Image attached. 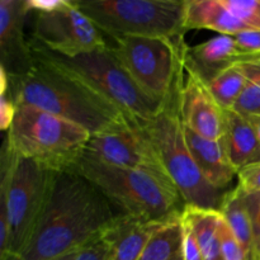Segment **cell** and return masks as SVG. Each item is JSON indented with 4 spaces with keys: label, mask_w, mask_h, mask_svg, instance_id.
I'll list each match as a JSON object with an SVG mask.
<instances>
[{
    "label": "cell",
    "mask_w": 260,
    "mask_h": 260,
    "mask_svg": "<svg viewBox=\"0 0 260 260\" xmlns=\"http://www.w3.org/2000/svg\"><path fill=\"white\" fill-rule=\"evenodd\" d=\"M88 179L73 170L56 173L42 220L14 260H53L79 251L108 233L121 211ZM8 259V258H7Z\"/></svg>",
    "instance_id": "cell-1"
},
{
    "label": "cell",
    "mask_w": 260,
    "mask_h": 260,
    "mask_svg": "<svg viewBox=\"0 0 260 260\" xmlns=\"http://www.w3.org/2000/svg\"><path fill=\"white\" fill-rule=\"evenodd\" d=\"M32 63L25 73L9 75V91L15 104H30L69 119L91 135L131 121L117 107L86 84L51 61L36 41H29Z\"/></svg>",
    "instance_id": "cell-2"
},
{
    "label": "cell",
    "mask_w": 260,
    "mask_h": 260,
    "mask_svg": "<svg viewBox=\"0 0 260 260\" xmlns=\"http://www.w3.org/2000/svg\"><path fill=\"white\" fill-rule=\"evenodd\" d=\"M0 180V260L22 254L42 220L57 172L18 156L4 142Z\"/></svg>",
    "instance_id": "cell-3"
},
{
    "label": "cell",
    "mask_w": 260,
    "mask_h": 260,
    "mask_svg": "<svg viewBox=\"0 0 260 260\" xmlns=\"http://www.w3.org/2000/svg\"><path fill=\"white\" fill-rule=\"evenodd\" d=\"M70 170L95 185L123 215L140 222L167 221L183 211L175 185L151 173L111 167L86 152Z\"/></svg>",
    "instance_id": "cell-4"
},
{
    "label": "cell",
    "mask_w": 260,
    "mask_h": 260,
    "mask_svg": "<svg viewBox=\"0 0 260 260\" xmlns=\"http://www.w3.org/2000/svg\"><path fill=\"white\" fill-rule=\"evenodd\" d=\"M91 134L80 124L30 104H15L5 144L51 172H66L85 152Z\"/></svg>",
    "instance_id": "cell-5"
},
{
    "label": "cell",
    "mask_w": 260,
    "mask_h": 260,
    "mask_svg": "<svg viewBox=\"0 0 260 260\" xmlns=\"http://www.w3.org/2000/svg\"><path fill=\"white\" fill-rule=\"evenodd\" d=\"M178 89L179 84L154 118L139 122L184 205L220 211L226 192L216 189L206 180L190 154L179 114Z\"/></svg>",
    "instance_id": "cell-6"
},
{
    "label": "cell",
    "mask_w": 260,
    "mask_h": 260,
    "mask_svg": "<svg viewBox=\"0 0 260 260\" xmlns=\"http://www.w3.org/2000/svg\"><path fill=\"white\" fill-rule=\"evenodd\" d=\"M38 45L51 61L73 74L117 107L127 118L141 122L150 121L162 108L164 102L156 101L141 90L119 62L109 45L103 50L83 53L75 57L56 55L41 43Z\"/></svg>",
    "instance_id": "cell-7"
},
{
    "label": "cell",
    "mask_w": 260,
    "mask_h": 260,
    "mask_svg": "<svg viewBox=\"0 0 260 260\" xmlns=\"http://www.w3.org/2000/svg\"><path fill=\"white\" fill-rule=\"evenodd\" d=\"M79 9L109 37L180 38L185 0H75Z\"/></svg>",
    "instance_id": "cell-8"
},
{
    "label": "cell",
    "mask_w": 260,
    "mask_h": 260,
    "mask_svg": "<svg viewBox=\"0 0 260 260\" xmlns=\"http://www.w3.org/2000/svg\"><path fill=\"white\" fill-rule=\"evenodd\" d=\"M112 51L144 93L164 102L179 84L184 65L183 37L116 36Z\"/></svg>",
    "instance_id": "cell-9"
},
{
    "label": "cell",
    "mask_w": 260,
    "mask_h": 260,
    "mask_svg": "<svg viewBox=\"0 0 260 260\" xmlns=\"http://www.w3.org/2000/svg\"><path fill=\"white\" fill-rule=\"evenodd\" d=\"M35 14L32 40L63 57L108 47L104 33L81 12L75 0H61L50 12Z\"/></svg>",
    "instance_id": "cell-10"
},
{
    "label": "cell",
    "mask_w": 260,
    "mask_h": 260,
    "mask_svg": "<svg viewBox=\"0 0 260 260\" xmlns=\"http://www.w3.org/2000/svg\"><path fill=\"white\" fill-rule=\"evenodd\" d=\"M85 152L103 164L151 173L172 182L146 132L135 119L101 134L91 135Z\"/></svg>",
    "instance_id": "cell-11"
},
{
    "label": "cell",
    "mask_w": 260,
    "mask_h": 260,
    "mask_svg": "<svg viewBox=\"0 0 260 260\" xmlns=\"http://www.w3.org/2000/svg\"><path fill=\"white\" fill-rule=\"evenodd\" d=\"M178 106L185 127L206 139H222L225 109L221 108L208 89L207 83L189 63L187 51L178 89Z\"/></svg>",
    "instance_id": "cell-12"
},
{
    "label": "cell",
    "mask_w": 260,
    "mask_h": 260,
    "mask_svg": "<svg viewBox=\"0 0 260 260\" xmlns=\"http://www.w3.org/2000/svg\"><path fill=\"white\" fill-rule=\"evenodd\" d=\"M24 0H0V61L9 75H20L32 63L29 41L23 35Z\"/></svg>",
    "instance_id": "cell-13"
},
{
    "label": "cell",
    "mask_w": 260,
    "mask_h": 260,
    "mask_svg": "<svg viewBox=\"0 0 260 260\" xmlns=\"http://www.w3.org/2000/svg\"><path fill=\"white\" fill-rule=\"evenodd\" d=\"M184 131L188 147L198 169L213 188L225 192L234 178L238 177V170L229 159L223 140L206 139L185 126Z\"/></svg>",
    "instance_id": "cell-14"
},
{
    "label": "cell",
    "mask_w": 260,
    "mask_h": 260,
    "mask_svg": "<svg viewBox=\"0 0 260 260\" xmlns=\"http://www.w3.org/2000/svg\"><path fill=\"white\" fill-rule=\"evenodd\" d=\"M187 58L205 81L225 69L243 61L234 36L218 35L206 42L187 48Z\"/></svg>",
    "instance_id": "cell-15"
},
{
    "label": "cell",
    "mask_w": 260,
    "mask_h": 260,
    "mask_svg": "<svg viewBox=\"0 0 260 260\" xmlns=\"http://www.w3.org/2000/svg\"><path fill=\"white\" fill-rule=\"evenodd\" d=\"M210 29L220 35L235 36L250 30L221 0H185L184 30Z\"/></svg>",
    "instance_id": "cell-16"
},
{
    "label": "cell",
    "mask_w": 260,
    "mask_h": 260,
    "mask_svg": "<svg viewBox=\"0 0 260 260\" xmlns=\"http://www.w3.org/2000/svg\"><path fill=\"white\" fill-rule=\"evenodd\" d=\"M229 159L236 170L260 162V141L250 122L233 109L225 111L222 137Z\"/></svg>",
    "instance_id": "cell-17"
},
{
    "label": "cell",
    "mask_w": 260,
    "mask_h": 260,
    "mask_svg": "<svg viewBox=\"0 0 260 260\" xmlns=\"http://www.w3.org/2000/svg\"><path fill=\"white\" fill-rule=\"evenodd\" d=\"M167 221L140 222L126 215L122 216L116 228L113 229V248L109 260L139 259L149 239Z\"/></svg>",
    "instance_id": "cell-18"
},
{
    "label": "cell",
    "mask_w": 260,
    "mask_h": 260,
    "mask_svg": "<svg viewBox=\"0 0 260 260\" xmlns=\"http://www.w3.org/2000/svg\"><path fill=\"white\" fill-rule=\"evenodd\" d=\"M220 212L222 213L226 223L233 231L239 245L243 249L245 259L250 260L254 245L253 218H251L245 193L238 185L225 193Z\"/></svg>",
    "instance_id": "cell-19"
},
{
    "label": "cell",
    "mask_w": 260,
    "mask_h": 260,
    "mask_svg": "<svg viewBox=\"0 0 260 260\" xmlns=\"http://www.w3.org/2000/svg\"><path fill=\"white\" fill-rule=\"evenodd\" d=\"M182 218L192 228L203 260H223L220 244V222L222 218L220 211L184 205Z\"/></svg>",
    "instance_id": "cell-20"
},
{
    "label": "cell",
    "mask_w": 260,
    "mask_h": 260,
    "mask_svg": "<svg viewBox=\"0 0 260 260\" xmlns=\"http://www.w3.org/2000/svg\"><path fill=\"white\" fill-rule=\"evenodd\" d=\"M182 213L168 220L145 245L137 260H183Z\"/></svg>",
    "instance_id": "cell-21"
},
{
    "label": "cell",
    "mask_w": 260,
    "mask_h": 260,
    "mask_svg": "<svg viewBox=\"0 0 260 260\" xmlns=\"http://www.w3.org/2000/svg\"><path fill=\"white\" fill-rule=\"evenodd\" d=\"M246 81L248 79L244 75L240 66L236 63L218 73L206 83L221 108L228 111V109H233L234 104L236 103L241 91L245 88Z\"/></svg>",
    "instance_id": "cell-22"
},
{
    "label": "cell",
    "mask_w": 260,
    "mask_h": 260,
    "mask_svg": "<svg viewBox=\"0 0 260 260\" xmlns=\"http://www.w3.org/2000/svg\"><path fill=\"white\" fill-rule=\"evenodd\" d=\"M250 29L260 30V0H221Z\"/></svg>",
    "instance_id": "cell-23"
},
{
    "label": "cell",
    "mask_w": 260,
    "mask_h": 260,
    "mask_svg": "<svg viewBox=\"0 0 260 260\" xmlns=\"http://www.w3.org/2000/svg\"><path fill=\"white\" fill-rule=\"evenodd\" d=\"M116 225L108 233H106L101 238L95 239L90 244L84 246L74 260H109L112 254V248H113V229L116 228Z\"/></svg>",
    "instance_id": "cell-24"
},
{
    "label": "cell",
    "mask_w": 260,
    "mask_h": 260,
    "mask_svg": "<svg viewBox=\"0 0 260 260\" xmlns=\"http://www.w3.org/2000/svg\"><path fill=\"white\" fill-rule=\"evenodd\" d=\"M233 111L244 117H260V85L254 81H246L245 88L234 104Z\"/></svg>",
    "instance_id": "cell-25"
},
{
    "label": "cell",
    "mask_w": 260,
    "mask_h": 260,
    "mask_svg": "<svg viewBox=\"0 0 260 260\" xmlns=\"http://www.w3.org/2000/svg\"><path fill=\"white\" fill-rule=\"evenodd\" d=\"M15 116V103L9 91V76L0 66V128L8 132Z\"/></svg>",
    "instance_id": "cell-26"
},
{
    "label": "cell",
    "mask_w": 260,
    "mask_h": 260,
    "mask_svg": "<svg viewBox=\"0 0 260 260\" xmlns=\"http://www.w3.org/2000/svg\"><path fill=\"white\" fill-rule=\"evenodd\" d=\"M220 244L223 260H246L243 249L239 245L238 240L226 223L223 216L220 222Z\"/></svg>",
    "instance_id": "cell-27"
},
{
    "label": "cell",
    "mask_w": 260,
    "mask_h": 260,
    "mask_svg": "<svg viewBox=\"0 0 260 260\" xmlns=\"http://www.w3.org/2000/svg\"><path fill=\"white\" fill-rule=\"evenodd\" d=\"M236 46L243 55V60L260 55V30H244L234 36Z\"/></svg>",
    "instance_id": "cell-28"
},
{
    "label": "cell",
    "mask_w": 260,
    "mask_h": 260,
    "mask_svg": "<svg viewBox=\"0 0 260 260\" xmlns=\"http://www.w3.org/2000/svg\"><path fill=\"white\" fill-rule=\"evenodd\" d=\"M238 182L245 194H260V162L239 170Z\"/></svg>",
    "instance_id": "cell-29"
},
{
    "label": "cell",
    "mask_w": 260,
    "mask_h": 260,
    "mask_svg": "<svg viewBox=\"0 0 260 260\" xmlns=\"http://www.w3.org/2000/svg\"><path fill=\"white\" fill-rule=\"evenodd\" d=\"M182 218V216H180ZM182 229H183V244H182V255L183 260H203L202 251H201L200 244L197 238L193 233L189 223L182 218Z\"/></svg>",
    "instance_id": "cell-30"
},
{
    "label": "cell",
    "mask_w": 260,
    "mask_h": 260,
    "mask_svg": "<svg viewBox=\"0 0 260 260\" xmlns=\"http://www.w3.org/2000/svg\"><path fill=\"white\" fill-rule=\"evenodd\" d=\"M238 65L240 66L248 80L254 81V83L260 85V55L246 57L245 60L239 62Z\"/></svg>",
    "instance_id": "cell-31"
},
{
    "label": "cell",
    "mask_w": 260,
    "mask_h": 260,
    "mask_svg": "<svg viewBox=\"0 0 260 260\" xmlns=\"http://www.w3.org/2000/svg\"><path fill=\"white\" fill-rule=\"evenodd\" d=\"M253 218L254 230L260 229V194H245Z\"/></svg>",
    "instance_id": "cell-32"
},
{
    "label": "cell",
    "mask_w": 260,
    "mask_h": 260,
    "mask_svg": "<svg viewBox=\"0 0 260 260\" xmlns=\"http://www.w3.org/2000/svg\"><path fill=\"white\" fill-rule=\"evenodd\" d=\"M251 259H260V229L254 230V245Z\"/></svg>",
    "instance_id": "cell-33"
},
{
    "label": "cell",
    "mask_w": 260,
    "mask_h": 260,
    "mask_svg": "<svg viewBox=\"0 0 260 260\" xmlns=\"http://www.w3.org/2000/svg\"><path fill=\"white\" fill-rule=\"evenodd\" d=\"M245 118L250 122V124L253 126L254 131H255L256 136H258V139L260 141V117L259 116H249V117H245Z\"/></svg>",
    "instance_id": "cell-34"
},
{
    "label": "cell",
    "mask_w": 260,
    "mask_h": 260,
    "mask_svg": "<svg viewBox=\"0 0 260 260\" xmlns=\"http://www.w3.org/2000/svg\"><path fill=\"white\" fill-rule=\"evenodd\" d=\"M79 251H80V250H79ZM79 251H74V253L66 254V255H62V256H60V258H56V259H53V260H74V259L76 258V255H78ZM5 260H14V259L8 258V259H5Z\"/></svg>",
    "instance_id": "cell-35"
},
{
    "label": "cell",
    "mask_w": 260,
    "mask_h": 260,
    "mask_svg": "<svg viewBox=\"0 0 260 260\" xmlns=\"http://www.w3.org/2000/svg\"><path fill=\"white\" fill-rule=\"evenodd\" d=\"M251 260H260V259H251Z\"/></svg>",
    "instance_id": "cell-36"
}]
</instances>
